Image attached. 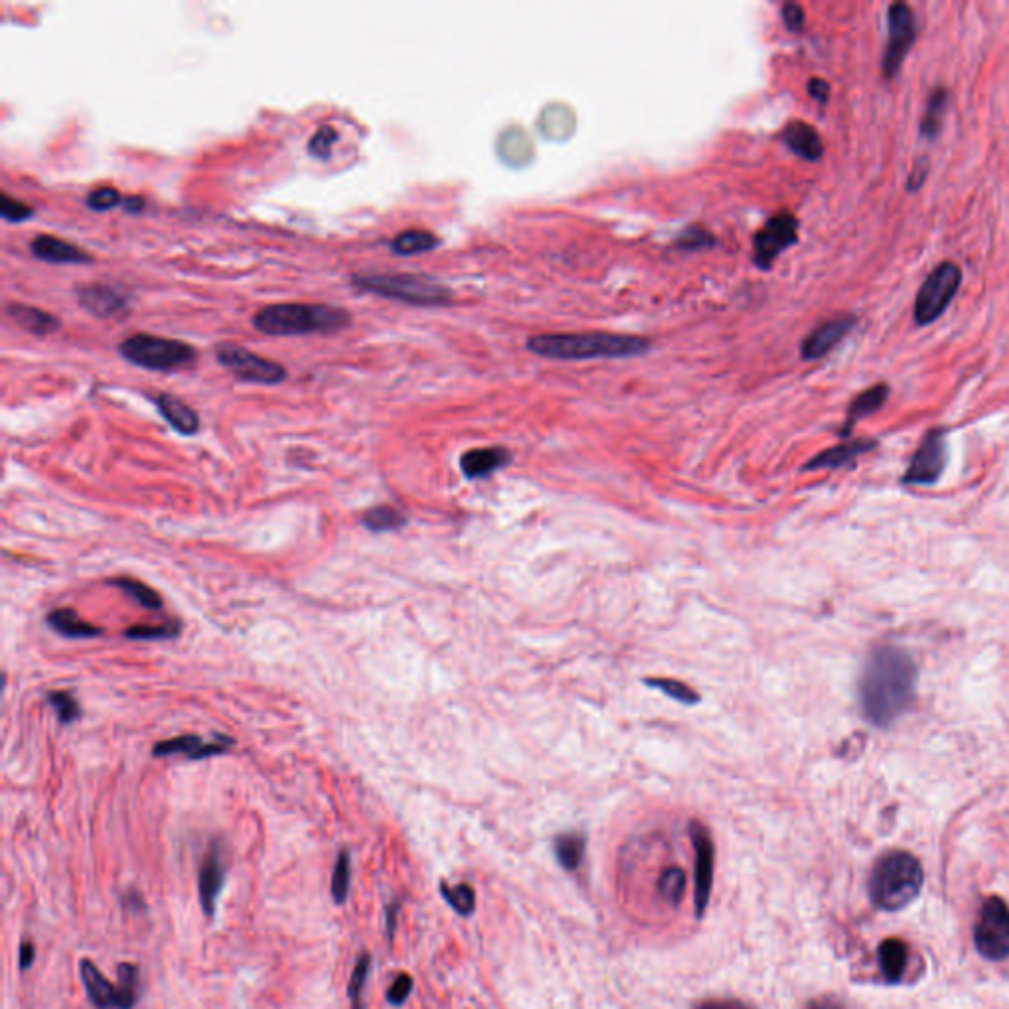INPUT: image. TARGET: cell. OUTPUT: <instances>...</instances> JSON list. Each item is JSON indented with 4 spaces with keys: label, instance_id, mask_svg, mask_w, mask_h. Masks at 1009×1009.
<instances>
[{
    "label": "cell",
    "instance_id": "6da1fadb",
    "mask_svg": "<svg viewBox=\"0 0 1009 1009\" xmlns=\"http://www.w3.org/2000/svg\"><path fill=\"white\" fill-rule=\"evenodd\" d=\"M913 659L897 647H879L868 659L860 682V702L866 720L874 726H889L915 700Z\"/></svg>",
    "mask_w": 1009,
    "mask_h": 1009
},
{
    "label": "cell",
    "instance_id": "7a4b0ae2",
    "mask_svg": "<svg viewBox=\"0 0 1009 1009\" xmlns=\"http://www.w3.org/2000/svg\"><path fill=\"white\" fill-rule=\"evenodd\" d=\"M527 349L544 359H619L637 357L653 349V341L641 336H621L606 332L590 334H542L527 339Z\"/></svg>",
    "mask_w": 1009,
    "mask_h": 1009
},
{
    "label": "cell",
    "instance_id": "3957f363",
    "mask_svg": "<svg viewBox=\"0 0 1009 1009\" xmlns=\"http://www.w3.org/2000/svg\"><path fill=\"white\" fill-rule=\"evenodd\" d=\"M349 324L347 310L328 304H270L253 318V326L267 336L336 334Z\"/></svg>",
    "mask_w": 1009,
    "mask_h": 1009
},
{
    "label": "cell",
    "instance_id": "277c9868",
    "mask_svg": "<svg viewBox=\"0 0 1009 1009\" xmlns=\"http://www.w3.org/2000/svg\"><path fill=\"white\" fill-rule=\"evenodd\" d=\"M923 868L907 852H889L875 864L870 895L877 907L897 911L909 905L921 891Z\"/></svg>",
    "mask_w": 1009,
    "mask_h": 1009
},
{
    "label": "cell",
    "instance_id": "5b68a950",
    "mask_svg": "<svg viewBox=\"0 0 1009 1009\" xmlns=\"http://www.w3.org/2000/svg\"><path fill=\"white\" fill-rule=\"evenodd\" d=\"M351 282L359 290L412 306H448L454 302L452 288L424 274H353Z\"/></svg>",
    "mask_w": 1009,
    "mask_h": 1009
},
{
    "label": "cell",
    "instance_id": "8992f818",
    "mask_svg": "<svg viewBox=\"0 0 1009 1009\" xmlns=\"http://www.w3.org/2000/svg\"><path fill=\"white\" fill-rule=\"evenodd\" d=\"M119 353L136 367L162 373L186 369L198 359V351L190 343L150 334H136L123 339L119 343Z\"/></svg>",
    "mask_w": 1009,
    "mask_h": 1009
},
{
    "label": "cell",
    "instance_id": "52a82bcc",
    "mask_svg": "<svg viewBox=\"0 0 1009 1009\" xmlns=\"http://www.w3.org/2000/svg\"><path fill=\"white\" fill-rule=\"evenodd\" d=\"M962 282V270L954 263H942L933 270L915 298V322L919 326H929L937 322L942 312L950 306Z\"/></svg>",
    "mask_w": 1009,
    "mask_h": 1009
},
{
    "label": "cell",
    "instance_id": "ba28073f",
    "mask_svg": "<svg viewBox=\"0 0 1009 1009\" xmlns=\"http://www.w3.org/2000/svg\"><path fill=\"white\" fill-rule=\"evenodd\" d=\"M215 359L229 369L239 381L255 385H280L286 381L288 371L276 361L265 359L243 345L219 343L215 347Z\"/></svg>",
    "mask_w": 1009,
    "mask_h": 1009
},
{
    "label": "cell",
    "instance_id": "9c48e42d",
    "mask_svg": "<svg viewBox=\"0 0 1009 1009\" xmlns=\"http://www.w3.org/2000/svg\"><path fill=\"white\" fill-rule=\"evenodd\" d=\"M974 942L982 956L1004 960L1009 956V907L998 897H990L978 915Z\"/></svg>",
    "mask_w": 1009,
    "mask_h": 1009
},
{
    "label": "cell",
    "instance_id": "30bf717a",
    "mask_svg": "<svg viewBox=\"0 0 1009 1009\" xmlns=\"http://www.w3.org/2000/svg\"><path fill=\"white\" fill-rule=\"evenodd\" d=\"M799 241V221L791 211H779L765 221L753 237V261L769 270L775 259Z\"/></svg>",
    "mask_w": 1009,
    "mask_h": 1009
},
{
    "label": "cell",
    "instance_id": "8fae6325",
    "mask_svg": "<svg viewBox=\"0 0 1009 1009\" xmlns=\"http://www.w3.org/2000/svg\"><path fill=\"white\" fill-rule=\"evenodd\" d=\"M887 24H889V34H887V48L883 54L881 68H883L887 79H893L903 66L911 46L915 44L917 24H915L913 10L905 2H895L889 6Z\"/></svg>",
    "mask_w": 1009,
    "mask_h": 1009
},
{
    "label": "cell",
    "instance_id": "7c38bea8",
    "mask_svg": "<svg viewBox=\"0 0 1009 1009\" xmlns=\"http://www.w3.org/2000/svg\"><path fill=\"white\" fill-rule=\"evenodd\" d=\"M690 840L694 846V907L696 917H704L714 885L716 848L708 828L700 822L690 824Z\"/></svg>",
    "mask_w": 1009,
    "mask_h": 1009
},
{
    "label": "cell",
    "instance_id": "4fadbf2b",
    "mask_svg": "<svg viewBox=\"0 0 1009 1009\" xmlns=\"http://www.w3.org/2000/svg\"><path fill=\"white\" fill-rule=\"evenodd\" d=\"M946 462V444L944 430H931L915 452L903 481L907 485H929L935 483L942 475Z\"/></svg>",
    "mask_w": 1009,
    "mask_h": 1009
},
{
    "label": "cell",
    "instance_id": "5bb4252c",
    "mask_svg": "<svg viewBox=\"0 0 1009 1009\" xmlns=\"http://www.w3.org/2000/svg\"><path fill=\"white\" fill-rule=\"evenodd\" d=\"M77 302L83 310H87L91 316L109 320L117 318L125 312H129V298L127 294L111 284H83L75 288Z\"/></svg>",
    "mask_w": 1009,
    "mask_h": 1009
},
{
    "label": "cell",
    "instance_id": "9a60e30c",
    "mask_svg": "<svg viewBox=\"0 0 1009 1009\" xmlns=\"http://www.w3.org/2000/svg\"><path fill=\"white\" fill-rule=\"evenodd\" d=\"M856 320L852 316H838L832 320H826L818 328H814L801 343V355L803 359L814 361L824 357L832 347H836L844 337L850 334L854 328Z\"/></svg>",
    "mask_w": 1009,
    "mask_h": 1009
},
{
    "label": "cell",
    "instance_id": "2e32d148",
    "mask_svg": "<svg viewBox=\"0 0 1009 1009\" xmlns=\"http://www.w3.org/2000/svg\"><path fill=\"white\" fill-rule=\"evenodd\" d=\"M225 881V868H223V858H221V848L217 842L211 844L207 854L203 856L200 877H198V889H200V903H202L203 915L213 917L217 909V899L223 889Z\"/></svg>",
    "mask_w": 1009,
    "mask_h": 1009
},
{
    "label": "cell",
    "instance_id": "e0dca14e",
    "mask_svg": "<svg viewBox=\"0 0 1009 1009\" xmlns=\"http://www.w3.org/2000/svg\"><path fill=\"white\" fill-rule=\"evenodd\" d=\"M233 743L231 738L217 736V741L207 743L200 736H180L174 740L160 741L154 743L152 755L154 757H168V755H186L190 759H205L211 755H221L227 753V747Z\"/></svg>",
    "mask_w": 1009,
    "mask_h": 1009
},
{
    "label": "cell",
    "instance_id": "ac0fdd59",
    "mask_svg": "<svg viewBox=\"0 0 1009 1009\" xmlns=\"http://www.w3.org/2000/svg\"><path fill=\"white\" fill-rule=\"evenodd\" d=\"M30 253L36 259L52 265H87L93 261L87 251L54 235H38L30 243Z\"/></svg>",
    "mask_w": 1009,
    "mask_h": 1009
},
{
    "label": "cell",
    "instance_id": "d6986e66",
    "mask_svg": "<svg viewBox=\"0 0 1009 1009\" xmlns=\"http://www.w3.org/2000/svg\"><path fill=\"white\" fill-rule=\"evenodd\" d=\"M79 972H81V980H83L87 998L93 1008L121 1009V998H119L117 984L109 982L91 960H81Z\"/></svg>",
    "mask_w": 1009,
    "mask_h": 1009
},
{
    "label": "cell",
    "instance_id": "ffe728a7",
    "mask_svg": "<svg viewBox=\"0 0 1009 1009\" xmlns=\"http://www.w3.org/2000/svg\"><path fill=\"white\" fill-rule=\"evenodd\" d=\"M6 316L22 330H26L32 336H50L62 328V322L40 308L12 302L6 306Z\"/></svg>",
    "mask_w": 1009,
    "mask_h": 1009
},
{
    "label": "cell",
    "instance_id": "44dd1931",
    "mask_svg": "<svg viewBox=\"0 0 1009 1009\" xmlns=\"http://www.w3.org/2000/svg\"><path fill=\"white\" fill-rule=\"evenodd\" d=\"M154 403L158 406V412L162 414V418L182 436H192L200 430L198 412L190 404L184 403L182 399L162 393L154 399Z\"/></svg>",
    "mask_w": 1009,
    "mask_h": 1009
},
{
    "label": "cell",
    "instance_id": "7402d4cb",
    "mask_svg": "<svg viewBox=\"0 0 1009 1009\" xmlns=\"http://www.w3.org/2000/svg\"><path fill=\"white\" fill-rule=\"evenodd\" d=\"M781 138L783 142L795 152L799 154L801 158L805 160H810V162H816L822 158L824 154V146H822V140H820V135L816 133L814 127H810L808 123H803V121H793L789 123L783 133H781Z\"/></svg>",
    "mask_w": 1009,
    "mask_h": 1009
},
{
    "label": "cell",
    "instance_id": "603a6c76",
    "mask_svg": "<svg viewBox=\"0 0 1009 1009\" xmlns=\"http://www.w3.org/2000/svg\"><path fill=\"white\" fill-rule=\"evenodd\" d=\"M511 462V454L505 448H477L462 456V471L466 477L477 479L487 477L493 471L505 468Z\"/></svg>",
    "mask_w": 1009,
    "mask_h": 1009
},
{
    "label": "cell",
    "instance_id": "cb8c5ba5",
    "mask_svg": "<svg viewBox=\"0 0 1009 1009\" xmlns=\"http://www.w3.org/2000/svg\"><path fill=\"white\" fill-rule=\"evenodd\" d=\"M874 446V440H854V442L840 444V446L830 448V450L818 454L816 458H812L807 464V470H836V468H842L848 462H852L856 456L868 452Z\"/></svg>",
    "mask_w": 1009,
    "mask_h": 1009
},
{
    "label": "cell",
    "instance_id": "d4e9b609",
    "mask_svg": "<svg viewBox=\"0 0 1009 1009\" xmlns=\"http://www.w3.org/2000/svg\"><path fill=\"white\" fill-rule=\"evenodd\" d=\"M46 623L62 637H69V639H83V637H97L103 633V629L87 623L85 619H81L73 609L69 607H60V609H54L48 613L46 617Z\"/></svg>",
    "mask_w": 1009,
    "mask_h": 1009
},
{
    "label": "cell",
    "instance_id": "484cf974",
    "mask_svg": "<svg viewBox=\"0 0 1009 1009\" xmlns=\"http://www.w3.org/2000/svg\"><path fill=\"white\" fill-rule=\"evenodd\" d=\"M389 247L399 257H412L434 251L436 247H440V239L424 229H406L391 241Z\"/></svg>",
    "mask_w": 1009,
    "mask_h": 1009
},
{
    "label": "cell",
    "instance_id": "4316f807",
    "mask_svg": "<svg viewBox=\"0 0 1009 1009\" xmlns=\"http://www.w3.org/2000/svg\"><path fill=\"white\" fill-rule=\"evenodd\" d=\"M554 854H556L558 864L564 870H568V872L578 870L584 860V854H586V836L578 834V832H566V834L556 836Z\"/></svg>",
    "mask_w": 1009,
    "mask_h": 1009
},
{
    "label": "cell",
    "instance_id": "83f0119b",
    "mask_svg": "<svg viewBox=\"0 0 1009 1009\" xmlns=\"http://www.w3.org/2000/svg\"><path fill=\"white\" fill-rule=\"evenodd\" d=\"M877 960H879V968H881L883 976L889 982H897L903 976L905 966H907L905 942L899 941V939H887V941L881 942V946L877 950Z\"/></svg>",
    "mask_w": 1009,
    "mask_h": 1009
},
{
    "label": "cell",
    "instance_id": "f1b7e54d",
    "mask_svg": "<svg viewBox=\"0 0 1009 1009\" xmlns=\"http://www.w3.org/2000/svg\"><path fill=\"white\" fill-rule=\"evenodd\" d=\"M887 395H889V387L883 385V383H879V385H875L872 389L864 391L860 397H856L854 403L850 404L848 422H846V428L842 430V434L846 436L860 418L870 416V414H874L875 410H879L883 406V403L887 401Z\"/></svg>",
    "mask_w": 1009,
    "mask_h": 1009
},
{
    "label": "cell",
    "instance_id": "f546056e",
    "mask_svg": "<svg viewBox=\"0 0 1009 1009\" xmlns=\"http://www.w3.org/2000/svg\"><path fill=\"white\" fill-rule=\"evenodd\" d=\"M363 527H367L371 533H391L399 531L406 525V517L399 509L391 505H379L363 513L361 517Z\"/></svg>",
    "mask_w": 1009,
    "mask_h": 1009
},
{
    "label": "cell",
    "instance_id": "4dcf8cb0",
    "mask_svg": "<svg viewBox=\"0 0 1009 1009\" xmlns=\"http://www.w3.org/2000/svg\"><path fill=\"white\" fill-rule=\"evenodd\" d=\"M109 586H115L119 588L121 592H125L129 598H133L135 602H138L140 606L146 607V609H152V611H160L164 602L160 598L158 592H154L150 586L138 582L135 578H129V576H121V578H113L107 582Z\"/></svg>",
    "mask_w": 1009,
    "mask_h": 1009
},
{
    "label": "cell",
    "instance_id": "1f68e13d",
    "mask_svg": "<svg viewBox=\"0 0 1009 1009\" xmlns=\"http://www.w3.org/2000/svg\"><path fill=\"white\" fill-rule=\"evenodd\" d=\"M946 103H948V93L944 89L933 91V95L929 97V105H927L925 117L921 121V133L923 135L933 138V136L941 133L942 121H944V113H946Z\"/></svg>",
    "mask_w": 1009,
    "mask_h": 1009
},
{
    "label": "cell",
    "instance_id": "d6a6232c",
    "mask_svg": "<svg viewBox=\"0 0 1009 1009\" xmlns=\"http://www.w3.org/2000/svg\"><path fill=\"white\" fill-rule=\"evenodd\" d=\"M440 893L446 899V903L462 917H468L475 911V891L468 883H458V885L442 883Z\"/></svg>",
    "mask_w": 1009,
    "mask_h": 1009
},
{
    "label": "cell",
    "instance_id": "836d02e7",
    "mask_svg": "<svg viewBox=\"0 0 1009 1009\" xmlns=\"http://www.w3.org/2000/svg\"><path fill=\"white\" fill-rule=\"evenodd\" d=\"M182 631L178 621H166L160 625H135L125 631V637L131 641H156V639H176Z\"/></svg>",
    "mask_w": 1009,
    "mask_h": 1009
},
{
    "label": "cell",
    "instance_id": "e575fe53",
    "mask_svg": "<svg viewBox=\"0 0 1009 1009\" xmlns=\"http://www.w3.org/2000/svg\"><path fill=\"white\" fill-rule=\"evenodd\" d=\"M369 970H371V954L369 952H361L359 958H357V964H355V968L351 972L349 984H347V996L351 1000V1009H363L361 998H363V988L367 984Z\"/></svg>",
    "mask_w": 1009,
    "mask_h": 1009
},
{
    "label": "cell",
    "instance_id": "d590c367",
    "mask_svg": "<svg viewBox=\"0 0 1009 1009\" xmlns=\"http://www.w3.org/2000/svg\"><path fill=\"white\" fill-rule=\"evenodd\" d=\"M349 887H351V856L347 850H341L332 874V897L336 899L337 905H343L347 901Z\"/></svg>",
    "mask_w": 1009,
    "mask_h": 1009
},
{
    "label": "cell",
    "instance_id": "8d00e7d4",
    "mask_svg": "<svg viewBox=\"0 0 1009 1009\" xmlns=\"http://www.w3.org/2000/svg\"><path fill=\"white\" fill-rule=\"evenodd\" d=\"M653 688L661 690L663 694L671 696L676 702L680 704H688V706H694L700 702V694L696 690H692L688 684L680 682V680H674V678H649L647 680Z\"/></svg>",
    "mask_w": 1009,
    "mask_h": 1009
},
{
    "label": "cell",
    "instance_id": "74e56055",
    "mask_svg": "<svg viewBox=\"0 0 1009 1009\" xmlns=\"http://www.w3.org/2000/svg\"><path fill=\"white\" fill-rule=\"evenodd\" d=\"M119 980H117V988H119V998H121V1009H133L136 1004V998H138V968L135 964H121L119 966Z\"/></svg>",
    "mask_w": 1009,
    "mask_h": 1009
},
{
    "label": "cell",
    "instance_id": "f35d334b",
    "mask_svg": "<svg viewBox=\"0 0 1009 1009\" xmlns=\"http://www.w3.org/2000/svg\"><path fill=\"white\" fill-rule=\"evenodd\" d=\"M48 704L56 710L62 724H71L81 716V706L68 690H56L48 694Z\"/></svg>",
    "mask_w": 1009,
    "mask_h": 1009
},
{
    "label": "cell",
    "instance_id": "ab89813d",
    "mask_svg": "<svg viewBox=\"0 0 1009 1009\" xmlns=\"http://www.w3.org/2000/svg\"><path fill=\"white\" fill-rule=\"evenodd\" d=\"M714 245H716L714 235L700 225H694V227H688L686 231H682L674 243V247L680 251H700V249H708Z\"/></svg>",
    "mask_w": 1009,
    "mask_h": 1009
},
{
    "label": "cell",
    "instance_id": "60d3db41",
    "mask_svg": "<svg viewBox=\"0 0 1009 1009\" xmlns=\"http://www.w3.org/2000/svg\"><path fill=\"white\" fill-rule=\"evenodd\" d=\"M339 138L336 127L332 125H322L308 142V154L320 160H328L332 156V148Z\"/></svg>",
    "mask_w": 1009,
    "mask_h": 1009
},
{
    "label": "cell",
    "instance_id": "b9f144b4",
    "mask_svg": "<svg viewBox=\"0 0 1009 1009\" xmlns=\"http://www.w3.org/2000/svg\"><path fill=\"white\" fill-rule=\"evenodd\" d=\"M684 889H686V875H684V872L680 868H671V870H667L665 874L661 875L659 891L673 905L680 903V899L684 895Z\"/></svg>",
    "mask_w": 1009,
    "mask_h": 1009
},
{
    "label": "cell",
    "instance_id": "7bdbcfd3",
    "mask_svg": "<svg viewBox=\"0 0 1009 1009\" xmlns=\"http://www.w3.org/2000/svg\"><path fill=\"white\" fill-rule=\"evenodd\" d=\"M0 215L8 223H20V221H24V219H28V217L34 215V207H30L28 203L20 202V200H14L8 194H2Z\"/></svg>",
    "mask_w": 1009,
    "mask_h": 1009
},
{
    "label": "cell",
    "instance_id": "ee69618b",
    "mask_svg": "<svg viewBox=\"0 0 1009 1009\" xmlns=\"http://www.w3.org/2000/svg\"><path fill=\"white\" fill-rule=\"evenodd\" d=\"M87 207L93 211H109L123 203V196L115 188H99L87 196Z\"/></svg>",
    "mask_w": 1009,
    "mask_h": 1009
},
{
    "label": "cell",
    "instance_id": "f6af8a7d",
    "mask_svg": "<svg viewBox=\"0 0 1009 1009\" xmlns=\"http://www.w3.org/2000/svg\"><path fill=\"white\" fill-rule=\"evenodd\" d=\"M412 986H414V982L408 974H399L395 978V982L391 984V988L387 990V1002L391 1006H403L412 992Z\"/></svg>",
    "mask_w": 1009,
    "mask_h": 1009
},
{
    "label": "cell",
    "instance_id": "bcb514c9",
    "mask_svg": "<svg viewBox=\"0 0 1009 1009\" xmlns=\"http://www.w3.org/2000/svg\"><path fill=\"white\" fill-rule=\"evenodd\" d=\"M783 20L791 32H801L805 26V10L797 2H787L783 6Z\"/></svg>",
    "mask_w": 1009,
    "mask_h": 1009
},
{
    "label": "cell",
    "instance_id": "7dc6e473",
    "mask_svg": "<svg viewBox=\"0 0 1009 1009\" xmlns=\"http://www.w3.org/2000/svg\"><path fill=\"white\" fill-rule=\"evenodd\" d=\"M694 1009H755L736 998H716V1000H706L698 1004Z\"/></svg>",
    "mask_w": 1009,
    "mask_h": 1009
},
{
    "label": "cell",
    "instance_id": "c3c4849f",
    "mask_svg": "<svg viewBox=\"0 0 1009 1009\" xmlns=\"http://www.w3.org/2000/svg\"><path fill=\"white\" fill-rule=\"evenodd\" d=\"M808 93L812 99H816L818 103H826L828 101V95H830V85L820 79V77H814L808 81Z\"/></svg>",
    "mask_w": 1009,
    "mask_h": 1009
},
{
    "label": "cell",
    "instance_id": "681fc988",
    "mask_svg": "<svg viewBox=\"0 0 1009 1009\" xmlns=\"http://www.w3.org/2000/svg\"><path fill=\"white\" fill-rule=\"evenodd\" d=\"M34 958H36V948H34V944H32V942H22V944H20V952H18L20 970H22V972H26L28 968H32Z\"/></svg>",
    "mask_w": 1009,
    "mask_h": 1009
},
{
    "label": "cell",
    "instance_id": "f907efd6",
    "mask_svg": "<svg viewBox=\"0 0 1009 1009\" xmlns=\"http://www.w3.org/2000/svg\"><path fill=\"white\" fill-rule=\"evenodd\" d=\"M399 911H401V903L395 901L387 907V935L389 939L393 941V935L397 931V921H399Z\"/></svg>",
    "mask_w": 1009,
    "mask_h": 1009
},
{
    "label": "cell",
    "instance_id": "816d5d0a",
    "mask_svg": "<svg viewBox=\"0 0 1009 1009\" xmlns=\"http://www.w3.org/2000/svg\"><path fill=\"white\" fill-rule=\"evenodd\" d=\"M123 207L129 211V213H140L144 209V200L140 196H129L123 200Z\"/></svg>",
    "mask_w": 1009,
    "mask_h": 1009
},
{
    "label": "cell",
    "instance_id": "f5cc1de1",
    "mask_svg": "<svg viewBox=\"0 0 1009 1009\" xmlns=\"http://www.w3.org/2000/svg\"><path fill=\"white\" fill-rule=\"evenodd\" d=\"M807 1009H840L834 1002L830 1000H820V1002H812Z\"/></svg>",
    "mask_w": 1009,
    "mask_h": 1009
}]
</instances>
